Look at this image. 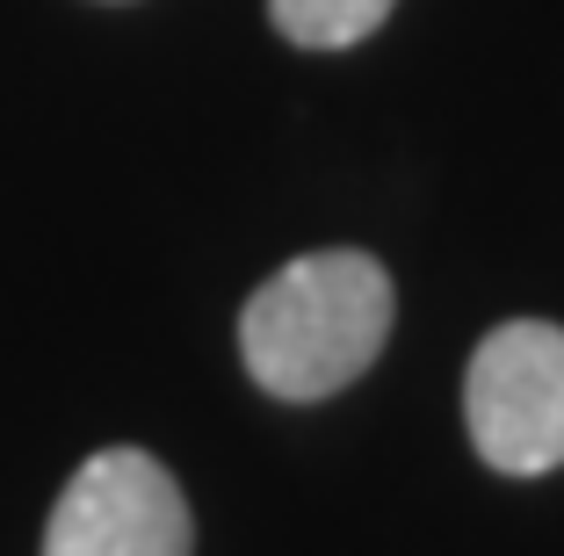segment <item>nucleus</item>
<instances>
[{
    "label": "nucleus",
    "mask_w": 564,
    "mask_h": 556,
    "mask_svg": "<svg viewBox=\"0 0 564 556\" xmlns=\"http://www.w3.org/2000/svg\"><path fill=\"white\" fill-rule=\"evenodd\" d=\"M470 448L499 477H543L564 462V326L507 318L478 340L464 377Z\"/></svg>",
    "instance_id": "obj_2"
},
{
    "label": "nucleus",
    "mask_w": 564,
    "mask_h": 556,
    "mask_svg": "<svg viewBox=\"0 0 564 556\" xmlns=\"http://www.w3.org/2000/svg\"><path fill=\"white\" fill-rule=\"evenodd\" d=\"M391 275L355 246H326L304 261H282L239 312V355L253 383L282 405H318L348 391L391 340Z\"/></svg>",
    "instance_id": "obj_1"
},
{
    "label": "nucleus",
    "mask_w": 564,
    "mask_h": 556,
    "mask_svg": "<svg viewBox=\"0 0 564 556\" xmlns=\"http://www.w3.org/2000/svg\"><path fill=\"white\" fill-rule=\"evenodd\" d=\"M188 549H196L188 499L166 477V462L145 448L87 456L44 521V556H188Z\"/></svg>",
    "instance_id": "obj_3"
},
{
    "label": "nucleus",
    "mask_w": 564,
    "mask_h": 556,
    "mask_svg": "<svg viewBox=\"0 0 564 556\" xmlns=\"http://www.w3.org/2000/svg\"><path fill=\"white\" fill-rule=\"evenodd\" d=\"M391 8L399 0H268V22L304 51H348L362 36H377Z\"/></svg>",
    "instance_id": "obj_4"
}]
</instances>
